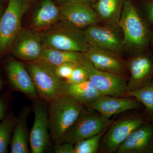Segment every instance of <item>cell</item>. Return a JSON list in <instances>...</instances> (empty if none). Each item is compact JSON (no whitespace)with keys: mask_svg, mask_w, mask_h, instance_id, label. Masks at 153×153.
<instances>
[{"mask_svg":"<svg viewBox=\"0 0 153 153\" xmlns=\"http://www.w3.org/2000/svg\"><path fill=\"white\" fill-rule=\"evenodd\" d=\"M49 134L55 145L59 144L66 132L73 125L84 108L75 100L59 95L49 103Z\"/></svg>","mask_w":153,"mask_h":153,"instance_id":"obj_1","label":"cell"},{"mask_svg":"<svg viewBox=\"0 0 153 153\" xmlns=\"http://www.w3.org/2000/svg\"><path fill=\"white\" fill-rule=\"evenodd\" d=\"M39 34L46 48L84 54L90 47L83 32L63 23Z\"/></svg>","mask_w":153,"mask_h":153,"instance_id":"obj_2","label":"cell"},{"mask_svg":"<svg viewBox=\"0 0 153 153\" xmlns=\"http://www.w3.org/2000/svg\"><path fill=\"white\" fill-rule=\"evenodd\" d=\"M25 66L41 100L49 103L59 96L65 80L57 76L55 67L38 60L29 62Z\"/></svg>","mask_w":153,"mask_h":153,"instance_id":"obj_3","label":"cell"},{"mask_svg":"<svg viewBox=\"0 0 153 153\" xmlns=\"http://www.w3.org/2000/svg\"><path fill=\"white\" fill-rule=\"evenodd\" d=\"M28 7L26 0H8L0 19V55L11 48L22 31V16Z\"/></svg>","mask_w":153,"mask_h":153,"instance_id":"obj_4","label":"cell"},{"mask_svg":"<svg viewBox=\"0 0 153 153\" xmlns=\"http://www.w3.org/2000/svg\"><path fill=\"white\" fill-rule=\"evenodd\" d=\"M118 23L123 32L124 44L138 49L147 44V29L131 0L124 1Z\"/></svg>","mask_w":153,"mask_h":153,"instance_id":"obj_5","label":"cell"},{"mask_svg":"<svg viewBox=\"0 0 153 153\" xmlns=\"http://www.w3.org/2000/svg\"><path fill=\"white\" fill-rule=\"evenodd\" d=\"M113 120L93 110H88L83 108L76 121L66 132L61 143H71L74 144L79 140L100 133L108 128Z\"/></svg>","mask_w":153,"mask_h":153,"instance_id":"obj_6","label":"cell"},{"mask_svg":"<svg viewBox=\"0 0 153 153\" xmlns=\"http://www.w3.org/2000/svg\"><path fill=\"white\" fill-rule=\"evenodd\" d=\"M146 122L144 114L134 115L113 121L102 137L100 152L104 153L116 152L130 134Z\"/></svg>","mask_w":153,"mask_h":153,"instance_id":"obj_7","label":"cell"},{"mask_svg":"<svg viewBox=\"0 0 153 153\" xmlns=\"http://www.w3.org/2000/svg\"><path fill=\"white\" fill-rule=\"evenodd\" d=\"M80 66L87 72L88 79L102 95L125 97L127 83L120 75L97 69L86 58Z\"/></svg>","mask_w":153,"mask_h":153,"instance_id":"obj_8","label":"cell"},{"mask_svg":"<svg viewBox=\"0 0 153 153\" xmlns=\"http://www.w3.org/2000/svg\"><path fill=\"white\" fill-rule=\"evenodd\" d=\"M62 23L80 30L98 22V16L91 5L82 0H68L60 9Z\"/></svg>","mask_w":153,"mask_h":153,"instance_id":"obj_9","label":"cell"},{"mask_svg":"<svg viewBox=\"0 0 153 153\" xmlns=\"http://www.w3.org/2000/svg\"><path fill=\"white\" fill-rule=\"evenodd\" d=\"M38 99L33 107L35 120L29 136L32 153H44L49 145L50 139L48 108L45 102Z\"/></svg>","mask_w":153,"mask_h":153,"instance_id":"obj_10","label":"cell"},{"mask_svg":"<svg viewBox=\"0 0 153 153\" xmlns=\"http://www.w3.org/2000/svg\"><path fill=\"white\" fill-rule=\"evenodd\" d=\"M143 106L139 101L133 97L102 95L86 107L99 113L104 117L110 119L114 115L138 109Z\"/></svg>","mask_w":153,"mask_h":153,"instance_id":"obj_11","label":"cell"},{"mask_svg":"<svg viewBox=\"0 0 153 153\" xmlns=\"http://www.w3.org/2000/svg\"><path fill=\"white\" fill-rule=\"evenodd\" d=\"M43 45L39 33L22 30L11 47V52L17 58L31 62L39 58L44 49Z\"/></svg>","mask_w":153,"mask_h":153,"instance_id":"obj_12","label":"cell"},{"mask_svg":"<svg viewBox=\"0 0 153 153\" xmlns=\"http://www.w3.org/2000/svg\"><path fill=\"white\" fill-rule=\"evenodd\" d=\"M83 33L91 46L115 54L123 50V41L110 28L95 24L85 28Z\"/></svg>","mask_w":153,"mask_h":153,"instance_id":"obj_13","label":"cell"},{"mask_svg":"<svg viewBox=\"0 0 153 153\" xmlns=\"http://www.w3.org/2000/svg\"><path fill=\"white\" fill-rule=\"evenodd\" d=\"M117 153H153V124L146 122L134 130Z\"/></svg>","mask_w":153,"mask_h":153,"instance_id":"obj_14","label":"cell"},{"mask_svg":"<svg viewBox=\"0 0 153 153\" xmlns=\"http://www.w3.org/2000/svg\"><path fill=\"white\" fill-rule=\"evenodd\" d=\"M131 76L127 83L126 92L145 87L153 80V58L140 55L134 57L128 64Z\"/></svg>","mask_w":153,"mask_h":153,"instance_id":"obj_15","label":"cell"},{"mask_svg":"<svg viewBox=\"0 0 153 153\" xmlns=\"http://www.w3.org/2000/svg\"><path fill=\"white\" fill-rule=\"evenodd\" d=\"M85 58L96 68L120 75L126 70V65L115 53L91 46L84 53Z\"/></svg>","mask_w":153,"mask_h":153,"instance_id":"obj_16","label":"cell"},{"mask_svg":"<svg viewBox=\"0 0 153 153\" xmlns=\"http://www.w3.org/2000/svg\"><path fill=\"white\" fill-rule=\"evenodd\" d=\"M7 71L9 81L14 88L30 98L38 99L33 80L23 63L18 60H10L7 63Z\"/></svg>","mask_w":153,"mask_h":153,"instance_id":"obj_17","label":"cell"},{"mask_svg":"<svg viewBox=\"0 0 153 153\" xmlns=\"http://www.w3.org/2000/svg\"><path fill=\"white\" fill-rule=\"evenodd\" d=\"M102 95L89 79L77 84H71L64 81L59 93V95L73 98L84 106L93 103Z\"/></svg>","mask_w":153,"mask_h":153,"instance_id":"obj_18","label":"cell"},{"mask_svg":"<svg viewBox=\"0 0 153 153\" xmlns=\"http://www.w3.org/2000/svg\"><path fill=\"white\" fill-rule=\"evenodd\" d=\"M28 107L23 108L21 115L17 120L11 140V153H28L29 142L27 119L30 113Z\"/></svg>","mask_w":153,"mask_h":153,"instance_id":"obj_19","label":"cell"},{"mask_svg":"<svg viewBox=\"0 0 153 153\" xmlns=\"http://www.w3.org/2000/svg\"><path fill=\"white\" fill-rule=\"evenodd\" d=\"M85 59L84 53L81 52L46 48L43 49L38 60L54 67H56L60 64L68 62L80 65Z\"/></svg>","mask_w":153,"mask_h":153,"instance_id":"obj_20","label":"cell"},{"mask_svg":"<svg viewBox=\"0 0 153 153\" xmlns=\"http://www.w3.org/2000/svg\"><path fill=\"white\" fill-rule=\"evenodd\" d=\"M59 9L52 0H43L33 17V25L36 28L49 27L60 16Z\"/></svg>","mask_w":153,"mask_h":153,"instance_id":"obj_21","label":"cell"},{"mask_svg":"<svg viewBox=\"0 0 153 153\" xmlns=\"http://www.w3.org/2000/svg\"><path fill=\"white\" fill-rule=\"evenodd\" d=\"M120 0H97L94 5L97 16L108 23H118L121 14Z\"/></svg>","mask_w":153,"mask_h":153,"instance_id":"obj_22","label":"cell"},{"mask_svg":"<svg viewBox=\"0 0 153 153\" xmlns=\"http://www.w3.org/2000/svg\"><path fill=\"white\" fill-rule=\"evenodd\" d=\"M125 97H133L145 107L144 115L147 121L153 124V80L145 87L126 92Z\"/></svg>","mask_w":153,"mask_h":153,"instance_id":"obj_23","label":"cell"},{"mask_svg":"<svg viewBox=\"0 0 153 153\" xmlns=\"http://www.w3.org/2000/svg\"><path fill=\"white\" fill-rule=\"evenodd\" d=\"M17 120L13 116H10L0 123V153L7 152Z\"/></svg>","mask_w":153,"mask_h":153,"instance_id":"obj_24","label":"cell"},{"mask_svg":"<svg viewBox=\"0 0 153 153\" xmlns=\"http://www.w3.org/2000/svg\"><path fill=\"white\" fill-rule=\"evenodd\" d=\"M106 130L93 136L75 143L74 146V153L97 152L100 147L102 139Z\"/></svg>","mask_w":153,"mask_h":153,"instance_id":"obj_25","label":"cell"},{"mask_svg":"<svg viewBox=\"0 0 153 153\" xmlns=\"http://www.w3.org/2000/svg\"><path fill=\"white\" fill-rule=\"evenodd\" d=\"M88 79L87 72L80 65H76L71 73V76L66 80L67 83L77 84Z\"/></svg>","mask_w":153,"mask_h":153,"instance_id":"obj_26","label":"cell"},{"mask_svg":"<svg viewBox=\"0 0 153 153\" xmlns=\"http://www.w3.org/2000/svg\"><path fill=\"white\" fill-rule=\"evenodd\" d=\"M76 64L71 62L65 63L55 67V71L58 77L66 80L71 76Z\"/></svg>","mask_w":153,"mask_h":153,"instance_id":"obj_27","label":"cell"},{"mask_svg":"<svg viewBox=\"0 0 153 153\" xmlns=\"http://www.w3.org/2000/svg\"><path fill=\"white\" fill-rule=\"evenodd\" d=\"M74 144L64 143L55 145L54 152L56 153H74Z\"/></svg>","mask_w":153,"mask_h":153,"instance_id":"obj_28","label":"cell"},{"mask_svg":"<svg viewBox=\"0 0 153 153\" xmlns=\"http://www.w3.org/2000/svg\"><path fill=\"white\" fill-rule=\"evenodd\" d=\"M146 10L149 20L153 24V1L148 3Z\"/></svg>","mask_w":153,"mask_h":153,"instance_id":"obj_29","label":"cell"},{"mask_svg":"<svg viewBox=\"0 0 153 153\" xmlns=\"http://www.w3.org/2000/svg\"><path fill=\"white\" fill-rule=\"evenodd\" d=\"M5 112V107L4 101L0 100V120H1L4 116Z\"/></svg>","mask_w":153,"mask_h":153,"instance_id":"obj_30","label":"cell"},{"mask_svg":"<svg viewBox=\"0 0 153 153\" xmlns=\"http://www.w3.org/2000/svg\"><path fill=\"white\" fill-rule=\"evenodd\" d=\"M4 11V0H0V19Z\"/></svg>","mask_w":153,"mask_h":153,"instance_id":"obj_31","label":"cell"},{"mask_svg":"<svg viewBox=\"0 0 153 153\" xmlns=\"http://www.w3.org/2000/svg\"><path fill=\"white\" fill-rule=\"evenodd\" d=\"M82 1H84L85 2L88 3V4H89L91 5V4H93V3L97 1V0H82Z\"/></svg>","mask_w":153,"mask_h":153,"instance_id":"obj_32","label":"cell"},{"mask_svg":"<svg viewBox=\"0 0 153 153\" xmlns=\"http://www.w3.org/2000/svg\"><path fill=\"white\" fill-rule=\"evenodd\" d=\"M2 82L1 79L0 78V89L2 87Z\"/></svg>","mask_w":153,"mask_h":153,"instance_id":"obj_33","label":"cell"},{"mask_svg":"<svg viewBox=\"0 0 153 153\" xmlns=\"http://www.w3.org/2000/svg\"><path fill=\"white\" fill-rule=\"evenodd\" d=\"M59 1H61L62 2H65L67 1L68 0H59Z\"/></svg>","mask_w":153,"mask_h":153,"instance_id":"obj_34","label":"cell"}]
</instances>
